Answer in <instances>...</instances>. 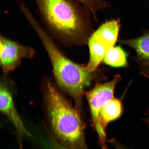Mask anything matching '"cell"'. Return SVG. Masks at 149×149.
I'll return each mask as SVG.
<instances>
[{
    "label": "cell",
    "mask_w": 149,
    "mask_h": 149,
    "mask_svg": "<svg viewBox=\"0 0 149 149\" xmlns=\"http://www.w3.org/2000/svg\"><path fill=\"white\" fill-rule=\"evenodd\" d=\"M24 16L39 37L47 54L51 65L53 79L63 92L71 97L76 108L81 109L85 89L91 85L94 78V72L86 67L73 62L65 54L43 25L31 11Z\"/></svg>",
    "instance_id": "1"
},
{
    "label": "cell",
    "mask_w": 149,
    "mask_h": 149,
    "mask_svg": "<svg viewBox=\"0 0 149 149\" xmlns=\"http://www.w3.org/2000/svg\"><path fill=\"white\" fill-rule=\"evenodd\" d=\"M44 27L61 45L80 44L91 13L76 0H34Z\"/></svg>",
    "instance_id": "2"
},
{
    "label": "cell",
    "mask_w": 149,
    "mask_h": 149,
    "mask_svg": "<svg viewBox=\"0 0 149 149\" xmlns=\"http://www.w3.org/2000/svg\"><path fill=\"white\" fill-rule=\"evenodd\" d=\"M42 91L50 126L61 144L74 149H87L79 112L65 97L53 78L44 76Z\"/></svg>",
    "instance_id": "3"
},
{
    "label": "cell",
    "mask_w": 149,
    "mask_h": 149,
    "mask_svg": "<svg viewBox=\"0 0 149 149\" xmlns=\"http://www.w3.org/2000/svg\"><path fill=\"white\" fill-rule=\"evenodd\" d=\"M119 29L118 20H111L102 24L91 35L88 41L90 58L86 66L89 70L94 72L108 50L114 45Z\"/></svg>",
    "instance_id": "4"
},
{
    "label": "cell",
    "mask_w": 149,
    "mask_h": 149,
    "mask_svg": "<svg viewBox=\"0 0 149 149\" xmlns=\"http://www.w3.org/2000/svg\"><path fill=\"white\" fill-rule=\"evenodd\" d=\"M116 75L110 81L103 84H97L86 94L90 109L93 127L98 137L99 143L102 149H107L106 133L100 127V117L102 108L113 97L116 84L120 79Z\"/></svg>",
    "instance_id": "5"
},
{
    "label": "cell",
    "mask_w": 149,
    "mask_h": 149,
    "mask_svg": "<svg viewBox=\"0 0 149 149\" xmlns=\"http://www.w3.org/2000/svg\"><path fill=\"white\" fill-rule=\"evenodd\" d=\"M36 50L31 47L0 35V66L3 74L9 75L22 61L31 60L36 56Z\"/></svg>",
    "instance_id": "6"
},
{
    "label": "cell",
    "mask_w": 149,
    "mask_h": 149,
    "mask_svg": "<svg viewBox=\"0 0 149 149\" xmlns=\"http://www.w3.org/2000/svg\"><path fill=\"white\" fill-rule=\"evenodd\" d=\"M14 81L8 75L3 74L0 79V109L12 123L20 137L31 136L15 105L13 95Z\"/></svg>",
    "instance_id": "7"
},
{
    "label": "cell",
    "mask_w": 149,
    "mask_h": 149,
    "mask_svg": "<svg viewBox=\"0 0 149 149\" xmlns=\"http://www.w3.org/2000/svg\"><path fill=\"white\" fill-rule=\"evenodd\" d=\"M120 42L135 50L140 72L145 77L149 78V30L145 31L137 38Z\"/></svg>",
    "instance_id": "8"
},
{
    "label": "cell",
    "mask_w": 149,
    "mask_h": 149,
    "mask_svg": "<svg viewBox=\"0 0 149 149\" xmlns=\"http://www.w3.org/2000/svg\"><path fill=\"white\" fill-rule=\"evenodd\" d=\"M122 111V102L118 99L113 97L106 104L100 112V127L104 133H106L107 125L119 118Z\"/></svg>",
    "instance_id": "9"
},
{
    "label": "cell",
    "mask_w": 149,
    "mask_h": 149,
    "mask_svg": "<svg viewBox=\"0 0 149 149\" xmlns=\"http://www.w3.org/2000/svg\"><path fill=\"white\" fill-rule=\"evenodd\" d=\"M103 59L106 64L111 66L124 67L127 65L126 54L119 46H113L110 48Z\"/></svg>",
    "instance_id": "10"
},
{
    "label": "cell",
    "mask_w": 149,
    "mask_h": 149,
    "mask_svg": "<svg viewBox=\"0 0 149 149\" xmlns=\"http://www.w3.org/2000/svg\"><path fill=\"white\" fill-rule=\"evenodd\" d=\"M93 15L104 8L105 2L103 0H76Z\"/></svg>",
    "instance_id": "11"
},
{
    "label": "cell",
    "mask_w": 149,
    "mask_h": 149,
    "mask_svg": "<svg viewBox=\"0 0 149 149\" xmlns=\"http://www.w3.org/2000/svg\"><path fill=\"white\" fill-rule=\"evenodd\" d=\"M42 143L45 149H74L51 139L42 140Z\"/></svg>",
    "instance_id": "12"
},
{
    "label": "cell",
    "mask_w": 149,
    "mask_h": 149,
    "mask_svg": "<svg viewBox=\"0 0 149 149\" xmlns=\"http://www.w3.org/2000/svg\"><path fill=\"white\" fill-rule=\"evenodd\" d=\"M111 142L112 144H113V146H114L116 149H132L124 146L114 139H113L112 140H111Z\"/></svg>",
    "instance_id": "13"
},
{
    "label": "cell",
    "mask_w": 149,
    "mask_h": 149,
    "mask_svg": "<svg viewBox=\"0 0 149 149\" xmlns=\"http://www.w3.org/2000/svg\"><path fill=\"white\" fill-rule=\"evenodd\" d=\"M145 121L146 122V123L149 127V117L146 118L145 120Z\"/></svg>",
    "instance_id": "14"
}]
</instances>
